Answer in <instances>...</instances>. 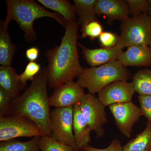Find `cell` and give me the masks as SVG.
I'll return each instance as SVG.
<instances>
[{
	"instance_id": "cell-7",
	"label": "cell",
	"mask_w": 151,
	"mask_h": 151,
	"mask_svg": "<svg viewBox=\"0 0 151 151\" xmlns=\"http://www.w3.org/2000/svg\"><path fill=\"white\" fill-rule=\"evenodd\" d=\"M73 106L55 108L52 110L50 113V137L60 142L79 151L76 145L73 134Z\"/></svg>"
},
{
	"instance_id": "cell-25",
	"label": "cell",
	"mask_w": 151,
	"mask_h": 151,
	"mask_svg": "<svg viewBox=\"0 0 151 151\" xmlns=\"http://www.w3.org/2000/svg\"><path fill=\"white\" fill-rule=\"evenodd\" d=\"M41 68L40 64L35 61L29 63L23 72L19 75V80L23 85L27 87V81L29 80L31 81H33L35 76L40 71Z\"/></svg>"
},
{
	"instance_id": "cell-20",
	"label": "cell",
	"mask_w": 151,
	"mask_h": 151,
	"mask_svg": "<svg viewBox=\"0 0 151 151\" xmlns=\"http://www.w3.org/2000/svg\"><path fill=\"white\" fill-rule=\"evenodd\" d=\"M17 47L11 41L8 29H0V64L1 66H11Z\"/></svg>"
},
{
	"instance_id": "cell-13",
	"label": "cell",
	"mask_w": 151,
	"mask_h": 151,
	"mask_svg": "<svg viewBox=\"0 0 151 151\" xmlns=\"http://www.w3.org/2000/svg\"><path fill=\"white\" fill-rule=\"evenodd\" d=\"M78 45L81 48L84 59L92 67H97L118 60L119 55L123 51L122 49L116 45L111 48L91 49L86 48L80 43H78Z\"/></svg>"
},
{
	"instance_id": "cell-21",
	"label": "cell",
	"mask_w": 151,
	"mask_h": 151,
	"mask_svg": "<svg viewBox=\"0 0 151 151\" xmlns=\"http://www.w3.org/2000/svg\"><path fill=\"white\" fill-rule=\"evenodd\" d=\"M135 92L139 95L151 96V69L145 68L137 71L132 77Z\"/></svg>"
},
{
	"instance_id": "cell-4",
	"label": "cell",
	"mask_w": 151,
	"mask_h": 151,
	"mask_svg": "<svg viewBox=\"0 0 151 151\" xmlns=\"http://www.w3.org/2000/svg\"><path fill=\"white\" fill-rule=\"evenodd\" d=\"M132 73L118 60L104 65L83 68L76 82L82 88L94 94L109 84L119 81H127L132 78Z\"/></svg>"
},
{
	"instance_id": "cell-32",
	"label": "cell",
	"mask_w": 151,
	"mask_h": 151,
	"mask_svg": "<svg viewBox=\"0 0 151 151\" xmlns=\"http://www.w3.org/2000/svg\"><path fill=\"white\" fill-rule=\"evenodd\" d=\"M149 2H150V13H149V14L150 15H151V0H149Z\"/></svg>"
},
{
	"instance_id": "cell-5",
	"label": "cell",
	"mask_w": 151,
	"mask_h": 151,
	"mask_svg": "<svg viewBox=\"0 0 151 151\" xmlns=\"http://www.w3.org/2000/svg\"><path fill=\"white\" fill-rule=\"evenodd\" d=\"M116 46L123 49L134 45L149 46L151 42V17L147 14L129 17L120 25Z\"/></svg>"
},
{
	"instance_id": "cell-10",
	"label": "cell",
	"mask_w": 151,
	"mask_h": 151,
	"mask_svg": "<svg viewBox=\"0 0 151 151\" xmlns=\"http://www.w3.org/2000/svg\"><path fill=\"white\" fill-rule=\"evenodd\" d=\"M135 92L132 82L115 81L98 93V98L105 107L113 104L132 101Z\"/></svg>"
},
{
	"instance_id": "cell-23",
	"label": "cell",
	"mask_w": 151,
	"mask_h": 151,
	"mask_svg": "<svg viewBox=\"0 0 151 151\" xmlns=\"http://www.w3.org/2000/svg\"><path fill=\"white\" fill-rule=\"evenodd\" d=\"M38 146L41 151H80L60 142L50 136L40 137Z\"/></svg>"
},
{
	"instance_id": "cell-18",
	"label": "cell",
	"mask_w": 151,
	"mask_h": 151,
	"mask_svg": "<svg viewBox=\"0 0 151 151\" xmlns=\"http://www.w3.org/2000/svg\"><path fill=\"white\" fill-rule=\"evenodd\" d=\"M38 2L50 9L58 13L65 22L74 20L76 18L74 5L68 0H38Z\"/></svg>"
},
{
	"instance_id": "cell-6",
	"label": "cell",
	"mask_w": 151,
	"mask_h": 151,
	"mask_svg": "<svg viewBox=\"0 0 151 151\" xmlns=\"http://www.w3.org/2000/svg\"><path fill=\"white\" fill-rule=\"evenodd\" d=\"M43 136L38 126L30 119L21 116L0 117V142L18 137Z\"/></svg>"
},
{
	"instance_id": "cell-9",
	"label": "cell",
	"mask_w": 151,
	"mask_h": 151,
	"mask_svg": "<svg viewBox=\"0 0 151 151\" xmlns=\"http://www.w3.org/2000/svg\"><path fill=\"white\" fill-rule=\"evenodd\" d=\"M108 107L119 131L126 137H131L132 128L143 116L141 108L132 101L113 104Z\"/></svg>"
},
{
	"instance_id": "cell-3",
	"label": "cell",
	"mask_w": 151,
	"mask_h": 151,
	"mask_svg": "<svg viewBox=\"0 0 151 151\" xmlns=\"http://www.w3.org/2000/svg\"><path fill=\"white\" fill-rule=\"evenodd\" d=\"M7 12L5 20L1 27L8 29L11 20H14L24 34V37L28 42H32L37 38L34 29L35 21L40 18L47 17L54 19L63 27L66 22L61 16L56 13L49 12L32 0H6Z\"/></svg>"
},
{
	"instance_id": "cell-1",
	"label": "cell",
	"mask_w": 151,
	"mask_h": 151,
	"mask_svg": "<svg viewBox=\"0 0 151 151\" xmlns=\"http://www.w3.org/2000/svg\"><path fill=\"white\" fill-rule=\"evenodd\" d=\"M78 27L76 19L68 22L60 45L48 49L45 52L48 63L47 84L51 88L73 81L83 71L77 48Z\"/></svg>"
},
{
	"instance_id": "cell-17",
	"label": "cell",
	"mask_w": 151,
	"mask_h": 151,
	"mask_svg": "<svg viewBox=\"0 0 151 151\" xmlns=\"http://www.w3.org/2000/svg\"><path fill=\"white\" fill-rule=\"evenodd\" d=\"M97 0H74L76 13L78 16V24L81 29L91 22L97 21L95 5Z\"/></svg>"
},
{
	"instance_id": "cell-28",
	"label": "cell",
	"mask_w": 151,
	"mask_h": 151,
	"mask_svg": "<svg viewBox=\"0 0 151 151\" xmlns=\"http://www.w3.org/2000/svg\"><path fill=\"white\" fill-rule=\"evenodd\" d=\"M119 36L110 32H103L99 37L100 45L102 48H111L116 46Z\"/></svg>"
},
{
	"instance_id": "cell-22",
	"label": "cell",
	"mask_w": 151,
	"mask_h": 151,
	"mask_svg": "<svg viewBox=\"0 0 151 151\" xmlns=\"http://www.w3.org/2000/svg\"><path fill=\"white\" fill-rule=\"evenodd\" d=\"M39 137H35L27 142L15 139L3 141L0 143V151H41L38 146Z\"/></svg>"
},
{
	"instance_id": "cell-31",
	"label": "cell",
	"mask_w": 151,
	"mask_h": 151,
	"mask_svg": "<svg viewBox=\"0 0 151 151\" xmlns=\"http://www.w3.org/2000/svg\"><path fill=\"white\" fill-rule=\"evenodd\" d=\"M39 55V50L36 47L28 49L26 51V56L30 62L35 61L37 59Z\"/></svg>"
},
{
	"instance_id": "cell-26",
	"label": "cell",
	"mask_w": 151,
	"mask_h": 151,
	"mask_svg": "<svg viewBox=\"0 0 151 151\" xmlns=\"http://www.w3.org/2000/svg\"><path fill=\"white\" fill-rule=\"evenodd\" d=\"M103 30V26L97 20L89 23L81 30L82 37H88L92 41L99 37Z\"/></svg>"
},
{
	"instance_id": "cell-14",
	"label": "cell",
	"mask_w": 151,
	"mask_h": 151,
	"mask_svg": "<svg viewBox=\"0 0 151 151\" xmlns=\"http://www.w3.org/2000/svg\"><path fill=\"white\" fill-rule=\"evenodd\" d=\"M118 61L128 66H149L151 65V50L146 45H134L127 47L119 55Z\"/></svg>"
},
{
	"instance_id": "cell-12",
	"label": "cell",
	"mask_w": 151,
	"mask_h": 151,
	"mask_svg": "<svg viewBox=\"0 0 151 151\" xmlns=\"http://www.w3.org/2000/svg\"><path fill=\"white\" fill-rule=\"evenodd\" d=\"M95 11L97 16L106 17L109 25L115 21H124L129 17L128 4L124 0H97Z\"/></svg>"
},
{
	"instance_id": "cell-30",
	"label": "cell",
	"mask_w": 151,
	"mask_h": 151,
	"mask_svg": "<svg viewBox=\"0 0 151 151\" xmlns=\"http://www.w3.org/2000/svg\"><path fill=\"white\" fill-rule=\"evenodd\" d=\"M81 151H123V150L121 142L117 139H114L105 148H97L88 145L84 147Z\"/></svg>"
},
{
	"instance_id": "cell-2",
	"label": "cell",
	"mask_w": 151,
	"mask_h": 151,
	"mask_svg": "<svg viewBox=\"0 0 151 151\" xmlns=\"http://www.w3.org/2000/svg\"><path fill=\"white\" fill-rule=\"evenodd\" d=\"M47 68H41L29 87L19 97L12 100L8 117L21 116L27 117L40 128L42 136H50L51 123L47 95Z\"/></svg>"
},
{
	"instance_id": "cell-8",
	"label": "cell",
	"mask_w": 151,
	"mask_h": 151,
	"mask_svg": "<svg viewBox=\"0 0 151 151\" xmlns=\"http://www.w3.org/2000/svg\"><path fill=\"white\" fill-rule=\"evenodd\" d=\"M87 124L96 137H103L105 131L103 127L108 122L105 106L94 95L90 93L84 94L78 103Z\"/></svg>"
},
{
	"instance_id": "cell-29",
	"label": "cell",
	"mask_w": 151,
	"mask_h": 151,
	"mask_svg": "<svg viewBox=\"0 0 151 151\" xmlns=\"http://www.w3.org/2000/svg\"><path fill=\"white\" fill-rule=\"evenodd\" d=\"M137 98L143 116L151 124V96L139 95Z\"/></svg>"
},
{
	"instance_id": "cell-19",
	"label": "cell",
	"mask_w": 151,
	"mask_h": 151,
	"mask_svg": "<svg viewBox=\"0 0 151 151\" xmlns=\"http://www.w3.org/2000/svg\"><path fill=\"white\" fill-rule=\"evenodd\" d=\"M123 151H151V124L147 122L145 129L123 146Z\"/></svg>"
},
{
	"instance_id": "cell-15",
	"label": "cell",
	"mask_w": 151,
	"mask_h": 151,
	"mask_svg": "<svg viewBox=\"0 0 151 151\" xmlns=\"http://www.w3.org/2000/svg\"><path fill=\"white\" fill-rule=\"evenodd\" d=\"M91 131L79 105L76 104L73 106V132L76 145L79 151L91 142Z\"/></svg>"
},
{
	"instance_id": "cell-33",
	"label": "cell",
	"mask_w": 151,
	"mask_h": 151,
	"mask_svg": "<svg viewBox=\"0 0 151 151\" xmlns=\"http://www.w3.org/2000/svg\"><path fill=\"white\" fill-rule=\"evenodd\" d=\"M149 46H150V48L151 50V42L150 44V45H149Z\"/></svg>"
},
{
	"instance_id": "cell-27",
	"label": "cell",
	"mask_w": 151,
	"mask_h": 151,
	"mask_svg": "<svg viewBox=\"0 0 151 151\" xmlns=\"http://www.w3.org/2000/svg\"><path fill=\"white\" fill-rule=\"evenodd\" d=\"M13 99L5 90L0 88V117H8Z\"/></svg>"
},
{
	"instance_id": "cell-11",
	"label": "cell",
	"mask_w": 151,
	"mask_h": 151,
	"mask_svg": "<svg viewBox=\"0 0 151 151\" xmlns=\"http://www.w3.org/2000/svg\"><path fill=\"white\" fill-rule=\"evenodd\" d=\"M84 89L73 81L58 86L49 97L50 106L56 108L74 106L85 94Z\"/></svg>"
},
{
	"instance_id": "cell-16",
	"label": "cell",
	"mask_w": 151,
	"mask_h": 151,
	"mask_svg": "<svg viewBox=\"0 0 151 151\" xmlns=\"http://www.w3.org/2000/svg\"><path fill=\"white\" fill-rule=\"evenodd\" d=\"M18 76L11 66L0 67V88L5 90L13 100L19 97L22 90L27 88L19 81Z\"/></svg>"
},
{
	"instance_id": "cell-24",
	"label": "cell",
	"mask_w": 151,
	"mask_h": 151,
	"mask_svg": "<svg viewBox=\"0 0 151 151\" xmlns=\"http://www.w3.org/2000/svg\"><path fill=\"white\" fill-rule=\"evenodd\" d=\"M126 1L128 4L129 14L133 17L142 14H149L150 4L149 0H126Z\"/></svg>"
}]
</instances>
